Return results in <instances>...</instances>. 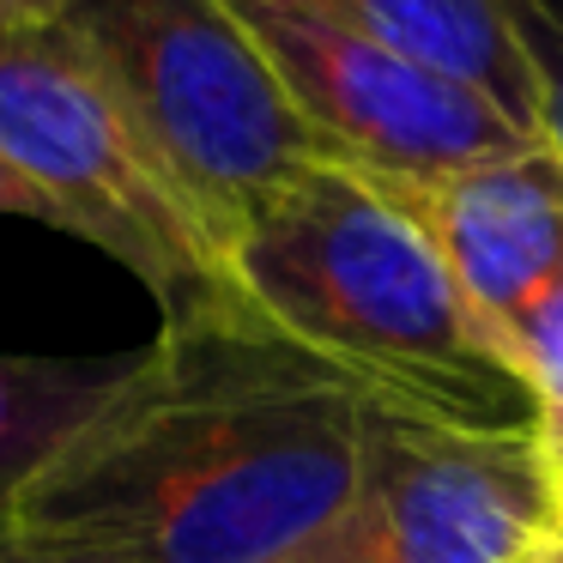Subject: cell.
<instances>
[{"label": "cell", "instance_id": "cell-1", "mask_svg": "<svg viewBox=\"0 0 563 563\" xmlns=\"http://www.w3.org/2000/svg\"><path fill=\"white\" fill-rule=\"evenodd\" d=\"M369 406L255 309L164 321L13 527L122 563H285L352 497Z\"/></svg>", "mask_w": 563, "mask_h": 563}, {"label": "cell", "instance_id": "cell-2", "mask_svg": "<svg viewBox=\"0 0 563 563\" xmlns=\"http://www.w3.org/2000/svg\"><path fill=\"white\" fill-rule=\"evenodd\" d=\"M231 273L261 321L394 412L461 430L539 424L533 388L382 176L340 158L309 164L236 231Z\"/></svg>", "mask_w": 563, "mask_h": 563}, {"label": "cell", "instance_id": "cell-3", "mask_svg": "<svg viewBox=\"0 0 563 563\" xmlns=\"http://www.w3.org/2000/svg\"><path fill=\"white\" fill-rule=\"evenodd\" d=\"M0 158L49 200L55 231L122 261L164 321L255 309L212 224L62 25L0 37Z\"/></svg>", "mask_w": 563, "mask_h": 563}, {"label": "cell", "instance_id": "cell-4", "mask_svg": "<svg viewBox=\"0 0 563 563\" xmlns=\"http://www.w3.org/2000/svg\"><path fill=\"white\" fill-rule=\"evenodd\" d=\"M62 31L91 55L224 255L285 183L333 158L224 0H74Z\"/></svg>", "mask_w": 563, "mask_h": 563}, {"label": "cell", "instance_id": "cell-5", "mask_svg": "<svg viewBox=\"0 0 563 563\" xmlns=\"http://www.w3.org/2000/svg\"><path fill=\"white\" fill-rule=\"evenodd\" d=\"M558 515L539 424L461 430L376 400L345 509L285 563H527Z\"/></svg>", "mask_w": 563, "mask_h": 563}, {"label": "cell", "instance_id": "cell-6", "mask_svg": "<svg viewBox=\"0 0 563 563\" xmlns=\"http://www.w3.org/2000/svg\"><path fill=\"white\" fill-rule=\"evenodd\" d=\"M261 43L321 146L382 183H437L478 158L533 146V134L478 91L406 62L316 0H224Z\"/></svg>", "mask_w": 563, "mask_h": 563}, {"label": "cell", "instance_id": "cell-7", "mask_svg": "<svg viewBox=\"0 0 563 563\" xmlns=\"http://www.w3.org/2000/svg\"><path fill=\"white\" fill-rule=\"evenodd\" d=\"M388 188L437 243L478 328L521 369V345L563 303V152L533 140L437 183Z\"/></svg>", "mask_w": 563, "mask_h": 563}, {"label": "cell", "instance_id": "cell-8", "mask_svg": "<svg viewBox=\"0 0 563 563\" xmlns=\"http://www.w3.org/2000/svg\"><path fill=\"white\" fill-rule=\"evenodd\" d=\"M406 62L478 91L521 134L539 140V91L503 0H316Z\"/></svg>", "mask_w": 563, "mask_h": 563}, {"label": "cell", "instance_id": "cell-9", "mask_svg": "<svg viewBox=\"0 0 563 563\" xmlns=\"http://www.w3.org/2000/svg\"><path fill=\"white\" fill-rule=\"evenodd\" d=\"M140 352L128 357H31L0 352V527L62 449L128 388Z\"/></svg>", "mask_w": 563, "mask_h": 563}, {"label": "cell", "instance_id": "cell-10", "mask_svg": "<svg viewBox=\"0 0 563 563\" xmlns=\"http://www.w3.org/2000/svg\"><path fill=\"white\" fill-rule=\"evenodd\" d=\"M539 91V140L563 152V0H503Z\"/></svg>", "mask_w": 563, "mask_h": 563}, {"label": "cell", "instance_id": "cell-11", "mask_svg": "<svg viewBox=\"0 0 563 563\" xmlns=\"http://www.w3.org/2000/svg\"><path fill=\"white\" fill-rule=\"evenodd\" d=\"M521 376L539 400V442H545L551 473H558V490H563V303L521 345Z\"/></svg>", "mask_w": 563, "mask_h": 563}, {"label": "cell", "instance_id": "cell-12", "mask_svg": "<svg viewBox=\"0 0 563 563\" xmlns=\"http://www.w3.org/2000/svg\"><path fill=\"white\" fill-rule=\"evenodd\" d=\"M0 563H122L98 545H74V539H43V533H19L0 527Z\"/></svg>", "mask_w": 563, "mask_h": 563}, {"label": "cell", "instance_id": "cell-13", "mask_svg": "<svg viewBox=\"0 0 563 563\" xmlns=\"http://www.w3.org/2000/svg\"><path fill=\"white\" fill-rule=\"evenodd\" d=\"M0 219H37V224H55L49 200H43L37 188H31L7 158H0Z\"/></svg>", "mask_w": 563, "mask_h": 563}, {"label": "cell", "instance_id": "cell-14", "mask_svg": "<svg viewBox=\"0 0 563 563\" xmlns=\"http://www.w3.org/2000/svg\"><path fill=\"white\" fill-rule=\"evenodd\" d=\"M67 7H74V0H0V37H13V31L62 25Z\"/></svg>", "mask_w": 563, "mask_h": 563}, {"label": "cell", "instance_id": "cell-15", "mask_svg": "<svg viewBox=\"0 0 563 563\" xmlns=\"http://www.w3.org/2000/svg\"><path fill=\"white\" fill-rule=\"evenodd\" d=\"M527 563H563V515H558V527H551V533L527 551Z\"/></svg>", "mask_w": 563, "mask_h": 563}]
</instances>
